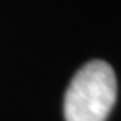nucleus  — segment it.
I'll list each match as a JSON object with an SVG mask.
<instances>
[{"instance_id": "f257e3e1", "label": "nucleus", "mask_w": 121, "mask_h": 121, "mask_svg": "<svg viewBox=\"0 0 121 121\" xmlns=\"http://www.w3.org/2000/svg\"><path fill=\"white\" fill-rule=\"evenodd\" d=\"M117 101V77L112 66L93 60L72 77L65 94L66 121H105Z\"/></svg>"}]
</instances>
